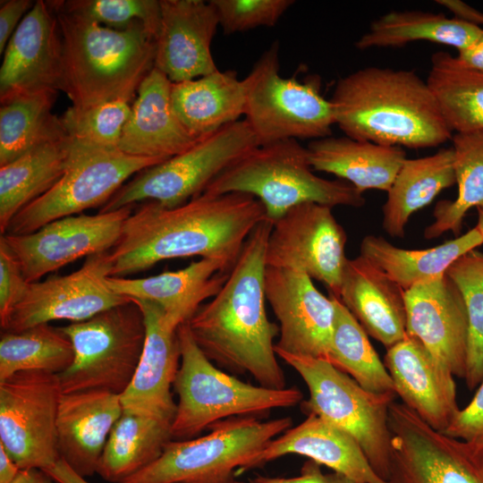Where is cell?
I'll use <instances>...</instances> for the list:
<instances>
[{
    "label": "cell",
    "mask_w": 483,
    "mask_h": 483,
    "mask_svg": "<svg viewBox=\"0 0 483 483\" xmlns=\"http://www.w3.org/2000/svg\"><path fill=\"white\" fill-rule=\"evenodd\" d=\"M266 217L256 198L232 192H206L165 208L148 201L125 220L120 238L108 252L111 276L144 271L157 263L199 256L233 266L243 245Z\"/></svg>",
    "instance_id": "6da1fadb"
},
{
    "label": "cell",
    "mask_w": 483,
    "mask_h": 483,
    "mask_svg": "<svg viewBox=\"0 0 483 483\" xmlns=\"http://www.w3.org/2000/svg\"><path fill=\"white\" fill-rule=\"evenodd\" d=\"M273 224L251 233L220 291L187 322L203 353L217 366L250 373L259 386L286 388L274 340L279 326L266 311V249Z\"/></svg>",
    "instance_id": "7a4b0ae2"
},
{
    "label": "cell",
    "mask_w": 483,
    "mask_h": 483,
    "mask_svg": "<svg viewBox=\"0 0 483 483\" xmlns=\"http://www.w3.org/2000/svg\"><path fill=\"white\" fill-rule=\"evenodd\" d=\"M329 100L335 124L354 140L425 148L453 137L429 86L413 71L361 68L338 80Z\"/></svg>",
    "instance_id": "3957f363"
},
{
    "label": "cell",
    "mask_w": 483,
    "mask_h": 483,
    "mask_svg": "<svg viewBox=\"0 0 483 483\" xmlns=\"http://www.w3.org/2000/svg\"><path fill=\"white\" fill-rule=\"evenodd\" d=\"M62 42L64 91L75 108L112 100L131 102L155 67L156 38L142 23L124 30L68 13L55 1Z\"/></svg>",
    "instance_id": "277c9868"
},
{
    "label": "cell",
    "mask_w": 483,
    "mask_h": 483,
    "mask_svg": "<svg viewBox=\"0 0 483 483\" xmlns=\"http://www.w3.org/2000/svg\"><path fill=\"white\" fill-rule=\"evenodd\" d=\"M204 192L249 194L260 201L272 224L302 203L331 208H360L366 203L363 194L349 182L316 175L307 147L297 140L259 145L222 172Z\"/></svg>",
    "instance_id": "5b68a950"
},
{
    "label": "cell",
    "mask_w": 483,
    "mask_h": 483,
    "mask_svg": "<svg viewBox=\"0 0 483 483\" xmlns=\"http://www.w3.org/2000/svg\"><path fill=\"white\" fill-rule=\"evenodd\" d=\"M177 334L181 362L173 386L178 395L173 438L191 439L224 419L257 417L302 402L297 387L253 386L219 369L196 343L187 323L178 327Z\"/></svg>",
    "instance_id": "8992f818"
},
{
    "label": "cell",
    "mask_w": 483,
    "mask_h": 483,
    "mask_svg": "<svg viewBox=\"0 0 483 483\" xmlns=\"http://www.w3.org/2000/svg\"><path fill=\"white\" fill-rule=\"evenodd\" d=\"M309 388L302 411L315 414L349 434L360 446L373 470L388 482L392 458L389 407L396 394H374L326 360L276 352Z\"/></svg>",
    "instance_id": "52a82bcc"
},
{
    "label": "cell",
    "mask_w": 483,
    "mask_h": 483,
    "mask_svg": "<svg viewBox=\"0 0 483 483\" xmlns=\"http://www.w3.org/2000/svg\"><path fill=\"white\" fill-rule=\"evenodd\" d=\"M292 425L290 417L220 420L204 436L170 441L155 462L117 483H234L236 471Z\"/></svg>",
    "instance_id": "ba28073f"
},
{
    "label": "cell",
    "mask_w": 483,
    "mask_h": 483,
    "mask_svg": "<svg viewBox=\"0 0 483 483\" xmlns=\"http://www.w3.org/2000/svg\"><path fill=\"white\" fill-rule=\"evenodd\" d=\"M72 342L71 366L58 374L63 394L106 391L122 394L139 364L146 337L143 313L129 301L59 327Z\"/></svg>",
    "instance_id": "9c48e42d"
},
{
    "label": "cell",
    "mask_w": 483,
    "mask_h": 483,
    "mask_svg": "<svg viewBox=\"0 0 483 483\" xmlns=\"http://www.w3.org/2000/svg\"><path fill=\"white\" fill-rule=\"evenodd\" d=\"M279 68V46L275 41L243 79L244 119L259 145L331 136L334 111L320 93L319 80L284 78Z\"/></svg>",
    "instance_id": "30bf717a"
},
{
    "label": "cell",
    "mask_w": 483,
    "mask_h": 483,
    "mask_svg": "<svg viewBox=\"0 0 483 483\" xmlns=\"http://www.w3.org/2000/svg\"><path fill=\"white\" fill-rule=\"evenodd\" d=\"M258 146L245 119L226 124L184 152L140 172L114 194L100 212L144 200L165 208L182 205L203 193L222 172Z\"/></svg>",
    "instance_id": "8fae6325"
},
{
    "label": "cell",
    "mask_w": 483,
    "mask_h": 483,
    "mask_svg": "<svg viewBox=\"0 0 483 483\" xmlns=\"http://www.w3.org/2000/svg\"><path fill=\"white\" fill-rule=\"evenodd\" d=\"M164 161L72 140L64 174L49 191L20 210L5 233H30L56 219L104 206L128 178Z\"/></svg>",
    "instance_id": "7c38bea8"
},
{
    "label": "cell",
    "mask_w": 483,
    "mask_h": 483,
    "mask_svg": "<svg viewBox=\"0 0 483 483\" xmlns=\"http://www.w3.org/2000/svg\"><path fill=\"white\" fill-rule=\"evenodd\" d=\"M57 374L20 371L0 382V445L21 470H47L61 458Z\"/></svg>",
    "instance_id": "4fadbf2b"
},
{
    "label": "cell",
    "mask_w": 483,
    "mask_h": 483,
    "mask_svg": "<svg viewBox=\"0 0 483 483\" xmlns=\"http://www.w3.org/2000/svg\"><path fill=\"white\" fill-rule=\"evenodd\" d=\"M388 483H483V443L449 436L403 403L389 407Z\"/></svg>",
    "instance_id": "5bb4252c"
},
{
    "label": "cell",
    "mask_w": 483,
    "mask_h": 483,
    "mask_svg": "<svg viewBox=\"0 0 483 483\" xmlns=\"http://www.w3.org/2000/svg\"><path fill=\"white\" fill-rule=\"evenodd\" d=\"M346 242V233L331 207L302 203L273 224L267 243L266 265L303 272L321 282L330 295L338 298L348 259Z\"/></svg>",
    "instance_id": "9a60e30c"
},
{
    "label": "cell",
    "mask_w": 483,
    "mask_h": 483,
    "mask_svg": "<svg viewBox=\"0 0 483 483\" xmlns=\"http://www.w3.org/2000/svg\"><path fill=\"white\" fill-rule=\"evenodd\" d=\"M108 252L88 257L69 275L30 283L21 299L0 323L2 331L17 333L55 320L81 322L129 301L107 284L111 276Z\"/></svg>",
    "instance_id": "2e32d148"
},
{
    "label": "cell",
    "mask_w": 483,
    "mask_h": 483,
    "mask_svg": "<svg viewBox=\"0 0 483 483\" xmlns=\"http://www.w3.org/2000/svg\"><path fill=\"white\" fill-rule=\"evenodd\" d=\"M132 206L97 215L70 216L27 234H2L29 283L87 256L108 252L118 242Z\"/></svg>",
    "instance_id": "e0dca14e"
},
{
    "label": "cell",
    "mask_w": 483,
    "mask_h": 483,
    "mask_svg": "<svg viewBox=\"0 0 483 483\" xmlns=\"http://www.w3.org/2000/svg\"><path fill=\"white\" fill-rule=\"evenodd\" d=\"M265 292L279 321L275 351L328 360L335 322V303L303 272L268 267Z\"/></svg>",
    "instance_id": "ac0fdd59"
},
{
    "label": "cell",
    "mask_w": 483,
    "mask_h": 483,
    "mask_svg": "<svg viewBox=\"0 0 483 483\" xmlns=\"http://www.w3.org/2000/svg\"><path fill=\"white\" fill-rule=\"evenodd\" d=\"M4 54L0 102L45 90H62V42L56 15L47 1L34 3Z\"/></svg>",
    "instance_id": "d6986e66"
},
{
    "label": "cell",
    "mask_w": 483,
    "mask_h": 483,
    "mask_svg": "<svg viewBox=\"0 0 483 483\" xmlns=\"http://www.w3.org/2000/svg\"><path fill=\"white\" fill-rule=\"evenodd\" d=\"M406 334L418 339L432 357L464 378L468 318L462 296L443 274L404 291Z\"/></svg>",
    "instance_id": "ffe728a7"
},
{
    "label": "cell",
    "mask_w": 483,
    "mask_h": 483,
    "mask_svg": "<svg viewBox=\"0 0 483 483\" xmlns=\"http://www.w3.org/2000/svg\"><path fill=\"white\" fill-rule=\"evenodd\" d=\"M155 68L172 82L197 79L219 70L211 43L219 26L210 1L160 0Z\"/></svg>",
    "instance_id": "44dd1931"
},
{
    "label": "cell",
    "mask_w": 483,
    "mask_h": 483,
    "mask_svg": "<svg viewBox=\"0 0 483 483\" xmlns=\"http://www.w3.org/2000/svg\"><path fill=\"white\" fill-rule=\"evenodd\" d=\"M140 308L146 337L134 376L120 395L125 411L174 420L176 403L171 387L180 362L177 329L168 325L160 307L144 300L131 299Z\"/></svg>",
    "instance_id": "7402d4cb"
},
{
    "label": "cell",
    "mask_w": 483,
    "mask_h": 483,
    "mask_svg": "<svg viewBox=\"0 0 483 483\" xmlns=\"http://www.w3.org/2000/svg\"><path fill=\"white\" fill-rule=\"evenodd\" d=\"M384 364L402 403L434 429L443 432L460 410L453 375L415 337L386 349Z\"/></svg>",
    "instance_id": "603a6c76"
},
{
    "label": "cell",
    "mask_w": 483,
    "mask_h": 483,
    "mask_svg": "<svg viewBox=\"0 0 483 483\" xmlns=\"http://www.w3.org/2000/svg\"><path fill=\"white\" fill-rule=\"evenodd\" d=\"M232 267L223 259L202 258L184 268L148 277L108 276L107 284L117 294L157 304L168 325L178 329L220 291Z\"/></svg>",
    "instance_id": "cb8c5ba5"
},
{
    "label": "cell",
    "mask_w": 483,
    "mask_h": 483,
    "mask_svg": "<svg viewBox=\"0 0 483 483\" xmlns=\"http://www.w3.org/2000/svg\"><path fill=\"white\" fill-rule=\"evenodd\" d=\"M172 83L155 67L142 80L123 130L119 150L167 160L201 139L193 137L175 114L171 102Z\"/></svg>",
    "instance_id": "d4e9b609"
},
{
    "label": "cell",
    "mask_w": 483,
    "mask_h": 483,
    "mask_svg": "<svg viewBox=\"0 0 483 483\" xmlns=\"http://www.w3.org/2000/svg\"><path fill=\"white\" fill-rule=\"evenodd\" d=\"M123 411L120 394L106 391L63 394L57 415L60 458L83 478L97 473L110 432Z\"/></svg>",
    "instance_id": "484cf974"
},
{
    "label": "cell",
    "mask_w": 483,
    "mask_h": 483,
    "mask_svg": "<svg viewBox=\"0 0 483 483\" xmlns=\"http://www.w3.org/2000/svg\"><path fill=\"white\" fill-rule=\"evenodd\" d=\"M290 453L308 457L360 483H388L373 470L349 434L315 414L273 439L235 475Z\"/></svg>",
    "instance_id": "4316f807"
},
{
    "label": "cell",
    "mask_w": 483,
    "mask_h": 483,
    "mask_svg": "<svg viewBox=\"0 0 483 483\" xmlns=\"http://www.w3.org/2000/svg\"><path fill=\"white\" fill-rule=\"evenodd\" d=\"M337 299L386 349L406 336L404 290L360 255L347 259Z\"/></svg>",
    "instance_id": "83f0119b"
},
{
    "label": "cell",
    "mask_w": 483,
    "mask_h": 483,
    "mask_svg": "<svg viewBox=\"0 0 483 483\" xmlns=\"http://www.w3.org/2000/svg\"><path fill=\"white\" fill-rule=\"evenodd\" d=\"M307 149L313 171L334 174L362 194L368 190L387 191L407 158L402 147L347 136L314 140Z\"/></svg>",
    "instance_id": "f1b7e54d"
},
{
    "label": "cell",
    "mask_w": 483,
    "mask_h": 483,
    "mask_svg": "<svg viewBox=\"0 0 483 483\" xmlns=\"http://www.w3.org/2000/svg\"><path fill=\"white\" fill-rule=\"evenodd\" d=\"M171 102L186 130L200 139L244 116L245 86L235 72L217 70L197 79L173 82Z\"/></svg>",
    "instance_id": "f546056e"
},
{
    "label": "cell",
    "mask_w": 483,
    "mask_h": 483,
    "mask_svg": "<svg viewBox=\"0 0 483 483\" xmlns=\"http://www.w3.org/2000/svg\"><path fill=\"white\" fill-rule=\"evenodd\" d=\"M482 244L483 234L476 226L455 239L422 250L399 248L382 236L369 234L361 241L360 255L406 291L445 274L456 259Z\"/></svg>",
    "instance_id": "4dcf8cb0"
},
{
    "label": "cell",
    "mask_w": 483,
    "mask_h": 483,
    "mask_svg": "<svg viewBox=\"0 0 483 483\" xmlns=\"http://www.w3.org/2000/svg\"><path fill=\"white\" fill-rule=\"evenodd\" d=\"M454 183L453 148H440L424 157L406 158L382 208L384 231L392 237H403L411 216Z\"/></svg>",
    "instance_id": "1f68e13d"
},
{
    "label": "cell",
    "mask_w": 483,
    "mask_h": 483,
    "mask_svg": "<svg viewBox=\"0 0 483 483\" xmlns=\"http://www.w3.org/2000/svg\"><path fill=\"white\" fill-rule=\"evenodd\" d=\"M72 140L66 137L37 146L0 166V232L4 234L15 215L49 191L64 174Z\"/></svg>",
    "instance_id": "d6a6232c"
},
{
    "label": "cell",
    "mask_w": 483,
    "mask_h": 483,
    "mask_svg": "<svg viewBox=\"0 0 483 483\" xmlns=\"http://www.w3.org/2000/svg\"><path fill=\"white\" fill-rule=\"evenodd\" d=\"M172 420L123 411L114 425L97 473L120 482L155 462L172 436Z\"/></svg>",
    "instance_id": "836d02e7"
},
{
    "label": "cell",
    "mask_w": 483,
    "mask_h": 483,
    "mask_svg": "<svg viewBox=\"0 0 483 483\" xmlns=\"http://www.w3.org/2000/svg\"><path fill=\"white\" fill-rule=\"evenodd\" d=\"M483 28L471 22L422 11H392L375 20L355 43L358 49L401 47L413 41H430L457 51L471 46Z\"/></svg>",
    "instance_id": "e575fe53"
},
{
    "label": "cell",
    "mask_w": 483,
    "mask_h": 483,
    "mask_svg": "<svg viewBox=\"0 0 483 483\" xmlns=\"http://www.w3.org/2000/svg\"><path fill=\"white\" fill-rule=\"evenodd\" d=\"M57 92L45 90L1 102L0 166L37 146L68 137L61 117L52 113Z\"/></svg>",
    "instance_id": "d590c367"
},
{
    "label": "cell",
    "mask_w": 483,
    "mask_h": 483,
    "mask_svg": "<svg viewBox=\"0 0 483 483\" xmlns=\"http://www.w3.org/2000/svg\"><path fill=\"white\" fill-rule=\"evenodd\" d=\"M427 83L456 133L483 131V73L462 65L447 52L431 56Z\"/></svg>",
    "instance_id": "8d00e7d4"
},
{
    "label": "cell",
    "mask_w": 483,
    "mask_h": 483,
    "mask_svg": "<svg viewBox=\"0 0 483 483\" xmlns=\"http://www.w3.org/2000/svg\"><path fill=\"white\" fill-rule=\"evenodd\" d=\"M452 140L458 195L436 204L434 221L424 231L426 239L449 231L459 234L467 212L483 208V131L455 133Z\"/></svg>",
    "instance_id": "74e56055"
},
{
    "label": "cell",
    "mask_w": 483,
    "mask_h": 483,
    "mask_svg": "<svg viewBox=\"0 0 483 483\" xmlns=\"http://www.w3.org/2000/svg\"><path fill=\"white\" fill-rule=\"evenodd\" d=\"M328 361L374 394L395 393L394 382L367 333L336 297ZM396 394V393H395Z\"/></svg>",
    "instance_id": "f35d334b"
},
{
    "label": "cell",
    "mask_w": 483,
    "mask_h": 483,
    "mask_svg": "<svg viewBox=\"0 0 483 483\" xmlns=\"http://www.w3.org/2000/svg\"><path fill=\"white\" fill-rule=\"evenodd\" d=\"M69 337L57 327L41 324L0 337V382L20 371L40 370L60 374L73 361Z\"/></svg>",
    "instance_id": "ab89813d"
},
{
    "label": "cell",
    "mask_w": 483,
    "mask_h": 483,
    "mask_svg": "<svg viewBox=\"0 0 483 483\" xmlns=\"http://www.w3.org/2000/svg\"><path fill=\"white\" fill-rule=\"evenodd\" d=\"M464 301L468 318V350L464 380L470 390L483 380V252L472 250L446 270Z\"/></svg>",
    "instance_id": "60d3db41"
},
{
    "label": "cell",
    "mask_w": 483,
    "mask_h": 483,
    "mask_svg": "<svg viewBox=\"0 0 483 483\" xmlns=\"http://www.w3.org/2000/svg\"><path fill=\"white\" fill-rule=\"evenodd\" d=\"M131 112L129 102L117 99L87 108L71 106L61 120L72 140L87 146L118 149Z\"/></svg>",
    "instance_id": "b9f144b4"
},
{
    "label": "cell",
    "mask_w": 483,
    "mask_h": 483,
    "mask_svg": "<svg viewBox=\"0 0 483 483\" xmlns=\"http://www.w3.org/2000/svg\"><path fill=\"white\" fill-rule=\"evenodd\" d=\"M63 10L89 19L104 27L124 30L142 23L157 37L161 17L157 0L55 1Z\"/></svg>",
    "instance_id": "7bdbcfd3"
},
{
    "label": "cell",
    "mask_w": 483,
    "mask_h": 483,
    "mask_svg": "<svg viewBox=\"0 0 483 483\" xmlns=\"http://www.w3.org/2000/svg\"><path fill=\"white\" fill-rule=\"evenodd\" d=\"M225 34L277 23L292 0H211Z\"/></svg>",
    "instance_id": "ee69618b"
},
{
    "label": "cell",
    "mask_w": 483,
    "mask_h": 483,
    "mask_svg": "<svg viewBox=\"0 0 483 483\" xmlns=\"http://www.w3.org/2000/svg\"><path fill=\"white\" fill-rule=\"evenodd\" d=\"M30 283L26 280L21 265L0 237V323L21 299Z\"/></svg>",
    "instance_id": "f6af8a7d"
},
{
    "label": "cell",
    "mask_w": 483,
    "mask_h": 483,
    "mask_svg": "<svg viewBox=\"0 0 483 483\" xmlns=\"http://www.w3.org/2000/svg\"><path fill=\"white\" fill-rule=\"evenodd\" d=\"M442 433L464 441L483 443V380L470 402L457 411Z\"/></svg>",
    "instance_id": "bcb514c9"
},
{
    "label": "cell",
    "mask_w": 483,
    "mask_h": 483,
    "mask_svg": "<svg viewBox=\"0 0 483 483\" xmlns=\"http://www.w3.org/2000/svg\"><path fill=\"white\" fill-rule=\"evenodd\" d=\"M249 483H360L338 472H324L322 465L312 460L306 461L300 474L292 478L258 476Z\"/></svg>",
    "instance_id": "7dc6e473"
},
{
    "label": "cell",
    "mask_w": 483,
    "mask_h": 483,
    "mask_svg": "<svg viewBox=\"0 0 483 483\" xmlns=\"http://www.w3.org/2000/svg\"><path fill=\"white\" fill-rule=\"evenodd\" d=\"M33 4L30 0L1 1L0 54L4 52L7 43L18 27V22L32 8Z\"/></svg>",
    "instance_id": "c3c4849f"
},
{
    "label": "cell",
    "mask_w": 483,
    "mask_h": 483,
    "mask_svg": "<svg viewBox=\"0 0 483 483\" xmlns=\"http://www.w3.org/2000/svg\"><path fill=\"white\" fill-rule=\"evenodd\" d=\"M455 57L464 67L483 73V30L471 46L458 51Z\"/></svg>",
    "instance_id": "681fc988"
},
{
    "label": "cell",
    "mask_w": 483,
    "mask_h": 483,
    "mask_svg": "<svg viewBox=\"0 0 483 483\" xmlns=\"http://www.w3.org/2000/svg\"><path fill=\"white\" fill-rule=\"evenodd\" d=\"M47 471L57 483H89L85 478L77 474L68 464L60 459Z\"/></svg>",
    "instance_id": "f907efd6"
},
{
    "label": "cell",
    "mask_w": 483,
    "mask_h": 483,
    "mask_svg": "<svg viewBox=\"0 0 483 483\" xmlns=\"http://www.w3.org/2000/svg\"><path fill=\"white\" fill-rule=\"evenodd\" d=\"M21 469L12 457L0 445V483H12Z\"/></svg>",
    "instance_id": "816d5d0a"
},
{
    "label": "cell",
    "mask_w": 483,
    "mask_h": 483,
    "mask_svg": "<svg viewBox=\"0 0 483 483\" xmlns=\"http://www.w3.org/2000/svg\"><path fill=\"white\" fill-rule=\"evenodd\" d=\"M12 483H57L47 471L31 468L21 470Z\"/></svg>",
    "instance_id": "f5cc1de1"
},
{
    "label": "cell",
    "mask_w": 483,
    "mask_h": 483,
    "mask_svg": "<svg viewBox=\"0 0 483 483\" xmlns=\"http://www.w3.org/2000/svg\"><path fill=\"white\" fill-rule=\"evenodd\" d=\"M477 211H478V222H477L476 227L483 234V208H478Z\"/></svg>",
    "instance_id": "db71d44e"
},
{
    "label": "cell",
    "mask_w": 483,
    "mask_h": 483,
    "mask_svg": "<svg viewBox=\"0 0 483 483\" xmlns=\"http://www.w3.org/2000/svg\"><path fill=\"white\" fill-rule=\"evenodd\" d=\"M234 483H245V482H241V481H235Z\"/></svg>",
    "instance_id": "11a10c76"
}]
</instances>
